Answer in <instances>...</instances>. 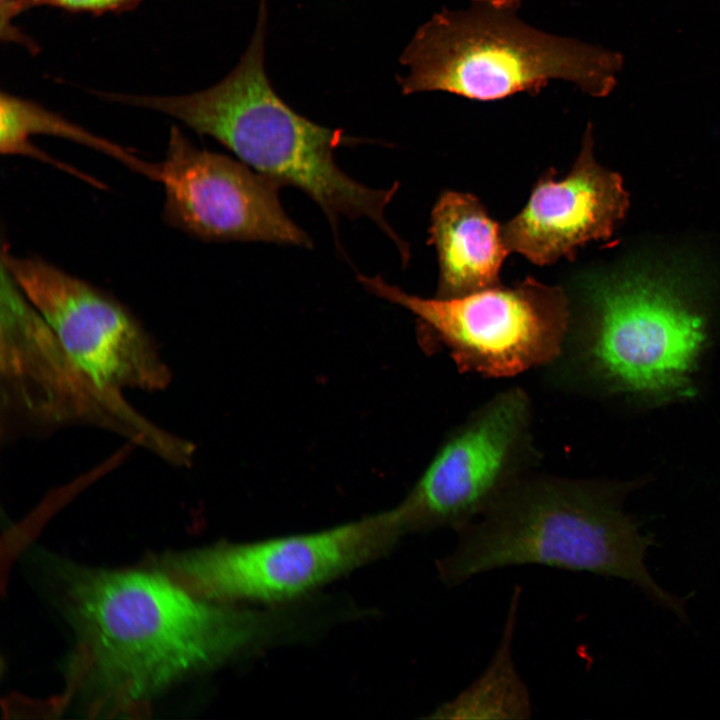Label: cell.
Wrapping results in <instances>:
<instances>
[{
  "mask_svg": "<svg viewBox=\"0 0 720 720\" xmlns=\"http://www.w3.org/2000/svg\"><path fill=\"white\" fill-rule=\"evenodd\" d=\"M63 580L84 677L117 708L254 646L271 623L198 596L168 574L72 569Z\"/></svg>",
  "mask_w": 720,
  "mask_h": 720,
  "instance_id": "cell-1",
  "label": "cell"
},
{
  "mask_svg": "<svg viewBox=\"0 0 720 720\" xmlns=\"http://www.w3.org/2000/svg\"><path fill=\"white\" fill-rule=\"evenodd\" d=\"M618 487L530 472L479 518L462 527L436 561L442 584L458 586L500 568L544 565L616 577L687 621L685 599L663 589L645 557L655 541L622 510Z\"/></svg>",
  "mask_w": 720,
  "mask_h": 720,
  "instance_id": "cell-2",
  "label": "cell"
},
{
  "mask_svg": "<svg viewBox=\"0 0 720 720\" xmlns=\"http://www.w3.org/2000/svg\"><path fill=\"white\" fill-rule=\"evenodd\" d=\"M266 19V0H261L248 49L216 85L184 95L116 93L115 101L169 115L198 134L213 137L281 186L301 189L324 211L334 232L340 216L369 218L394 241L402 259H408L407 245L384 214L398 184L377 190L349 177L335 163L333 152L360 139L299 115L271 87L264 68Z\"/></svg>",
  "mask_w": 720,
  "mask_h": 720,
  "instance_id": "cell-3",
  "label": "cell"
},
{
  "mask_svg": "<svg viewBox=\"0 0 720 720\" xmlns=\"http://www.w3.org/2000/svg\"><path fill=\"white\" fill-rule=\"evenodd\" d=\"M520 0H472L443 9L418 28L400 62L404 94L443 91L493 101L537 94L552 80L593 97L616 87L624 58L617 51L538 30L518 16Z\"/></svg>",
  "mask_w": 720,
  "mask_h": 720,
  "instance_id": "cell-4",
  "label": "cell"
},
{
  "mask_svg": "<svg viewBox=\"0 0 720 720\" xmlns=\"http://www.w3.org/2000/svg\"><path fill=\"white\" fill-rule=\"evenodd\" d=\"M566 292L567 332L558 356L541 369L549 387L568 395L593 381L646 393L685 385L705 333L673 293L632 279L588 280Z\"/></svg>",
  "mask_w": 720,
  "mask_h": 720,
  "instance_id": "cell-5",
  "label": "cell"
},
{
  "mask_svg": "<svg viewBox=\"0 0 720 720\" xmlns=\"http://www.w3.org/2000/svg\"><path fill=\"white\" fill-rule=\"evenodd\" d=\"M371 293L413 315L425 348L446 352L462 373L508 378L543 369L559 354L570 319L565 288L526 277L451 298H423L357 275Z\"/></svg>",
  "mask_w": 720,
  "mask_h": 720,
  "instance_id": "cell-6",
  "label": "cell"
},
{
  "mask_svg": "<svg viewBox=\"0 0 720 720\" xmlns=\"http://www.w3.org/2000/svg\"><path fill=\"white\" fill-rule=\"evenodd\" d=\"M1 371L7 404L46 425L88 424L117 432L166 461L191 462L194 448L138 413L81 368L1 265Z\"/></svg>",
  "mask_w": 720,
  "mask_h": 720,
  "instance_id": "cell-7",
  "label": "cell"
},
{
  "mask_svg": "<svg viewBox=\"0 0 720 720\" xmlns=\"http://www.w3.org/2000/svg\"><path fill=\"white\" fill-rule=\"evenodd\" d=\"M407 533L396 507L321 532L223 543L166 560L167 574L203 598L280 602L389 552Z\"/></svg>",
  "mask_w": 720,
  "mask_h": 720,
  "instance_id": "cell-8",
  "label": "cell"
},
{
  "mask_svg": "<svg viewBox=\"0 0 720 720\" xmlns=\"http://www.w3.org/2000/svg\"><path fill=\"white\" fill-rule=\"evenodd\" d=\"M539 460L532 400L522 387L506 388L446 433L396 508L407 533L456 532L536 470Z\"/></svg>",
  "mask_w": 720,
  "mask_h": 720,
  "instance_id": "cell-9",
  "label": "cell"
},
{
  "mask_svg": "<svg viewBox=\"0 0 720 720\" xmlns=\"http://www.w3.org/2000/svg\"><path fill=\"white\" fill-rule=\"evenodd\" d=\"M1 264L68 355L100 383L158 391L171 374L151 337L117 300L36 257L3 249Z\"/></svg>",
  "mask_w": 720,
  "mask_h": 720,
  "instance_id": "cell-10",
  "label": "cell"
},
{
  "mask_svg": "<svg viewBox=\"0 0 720 720\" xmlns=\"http://www.w3.org/2000/svg\"><path fill=\"white\" fill-rule=\"evenodd\" d=\"M154 180L164 186L166 222L200 240L312 247L284 212L278 182L244 162L198 149L175 126Z\"/></svg>",
  "mask_w": 720,
  "mask_h": 720,
  "instance_id": "cell-11",
  "label": "cell"
},
{
  "mask_svg": "<svg viewBox=\"0 0 720 720\" xmlns=\"http://www.w3.org/2000/svg\"><path fill=\"white\" fill-rule=\"evenodd\" d=\"M593 147L589 124L571 171L557 180L550 168L537 180L524 208L501 226L510 252L543 266L573 259L587 242L612 236L629 198L621 177L596 161Z\"/></svg>",
  "mask_w": 720,
  "mask_h": 720,
  "instance_id": "cell-12",
  "label": "cell"
},
{
  "mask_svg": "<svg viewBox=\"0 0 720 720\" xmlns=\"http://www.w3.org/2000/svg\"><path fill=\"white\" fill-rule=\"evenodd\" d=\"M429 234L438 257L437 297H459L500 284L510 251L501 226L478 198L443 192L433 207Z\"/></svg>",
  "mask_w": 720,
  "mask_h": 720,
  "instance_id": "cell-13",
  "label": "cell"
},
{
  "mask_svg": "<svg viewBox=\"0 0 720 720\" xmlns=\"http://www.w3.org/2000/svg\"><path fill=\"white\" fill-rule=\"evenodd\" d=\"M519 589L510 601L500 644L486 669L466 689L439 705L433 719H527L532 712L528 689L512 657Z\"/></svg>",
  "mask_w": 720,
  "mask_h": 720,
  "instance_id": "cell-14",
  "label": "cell"
},
{
  "mask_svg": "<svg viewBox=\"0 0 720 720\" xmlns=\"http://www.w3.org/2000/svg\"><path fill=\"white\" fill-rule=\"evenodd\" d=\"M51 134L86 144L119 158L123 148L97 137L40 105L1 92L0 149L3 154H29L36 157L28 137L32 134Z\"/></svg>",
  "mask_w": 720,
  "mask_h": 720,
  "instance_id": "cell-15",
  "label": "cell"
},
{
  "mask_svg": "<svg viewBox=\"0 0 720 720\" xmlns=\"http://www.w3.org/2000/svg\"><path fill=\"white\" fill-rule=\"evenodd\" d=\"M143 0H7L0 5L1 38L6 41L21 42L29 46L22 33L11 25L12 19L24 11L36 7H53L71 12H90L100 15L113 12L122 13L136 8Z\"/></svg>",
  "mask_w": 720,
  "mask_h": 720,
  "instance_id": "cell-16",
  "label": "cell"
},
{
  "mask_svg": "<svg viewBox=\"0 0 720 720\" xmlns=\"http://www.w3.org/2000/svg\"><path fill=\"white\" fill-rule=\"evenodd\" d=\"M2 1H7V0H1V2H2Z\"/></svg>",
  "mask_w": 720,
  "mask_h": 720,
  "instance_id": "cell-17",
  "label": "cell"
}]
</instances>
